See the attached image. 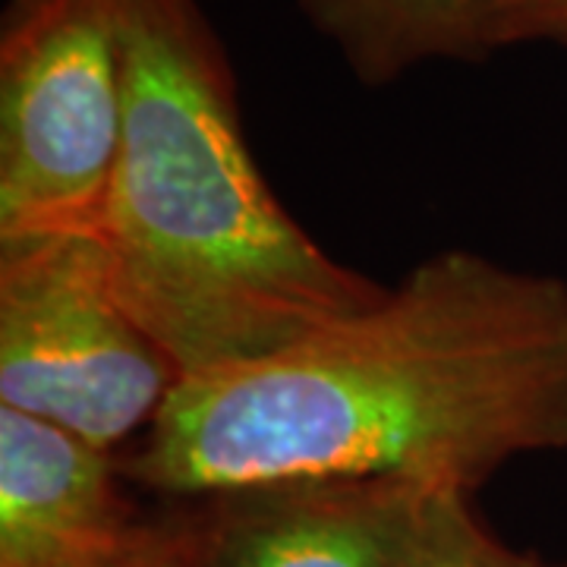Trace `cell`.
<instances>
[{
  "label": "cell",
  "instance_id": "obj_1",
  "mask_svg": "<svg viewBox=\"0 0 567 567\" xmlns=\"http://www.w3.org/2000/svg\"><path fill=\"white\" fill-rule=\"evenodd\" d=\"M567 451V281L442 249L379 303L186 375L123 476L215 498L293 480L483 486Z\"/></svg>",
  "mask_w": 567,
  "mask_h": 567
},
{
  "label": "cell",
  "instance_id": "obj_2",
  "mask_svg": "<svg viewBox=\"0 0 567 567\" xmlns=\"http://www.w3.org/2000/svg\"><path fill=\"white\" fill-rule=\"evenodd\" d=\"M92 237L121 303L186 375L379 303L278 203L199 0H123V130Z\"/></svg>",
  "mask_w": 567,
  "mask_h": 567
},
{
  "label": "cell",
  "instance_id": "obj_3",
  "mask_svg": "<svg viewBox=\"0 0 567 567\" xmlns=\"http://www.w3.org/2000/svg\"><path fill=\"white\" fill-rule=\"evenodd\" d=\"M183 372L114 293L92 234L0 240V406L114 451Z\"/></svg>",
  "mask_w": 567,
  "mask_h": 567
},
{
  "label": "cell",
  "instance_id": "obj_4",
  "mask_svg": "<svg viewBox=\"0 0 567 567\" xmlns=\"http://www.w3.org/2000/svg\"><path fill=\"white\" fill-rule=\"evenodd\" d=\"M123 130V0H10L0 20V240L92 234Z\"/></svg>",
  "mask_w": 567,
  "mask_h": 567
},
{
  "label": "cell",
  "instance_id": "obj_5",
  "mask_svg": "<svg viewBox=\"0 0 567 567\" xmlns=\"http://www.w3.org/2000/svg\"><path fill=\"white\" fill-rule=\"evenodd\" d=\"M442 488L375 476L215 495L218 511L203 524V565L391 567Z\"/></svg>",
  "mask_w": 567,
  "mask_h": 567
},
{
  "label": "cell",
  "instance_id": "obj_6",
  "mask_svg": "<svg viewBox=\"0 0 567 567\" xmlns=\"http://www.w3.org/2000/svg\"><path fill=\"white\" fill-rule=\"evenodd\" d=\"M114 451L0 406V567H123L148 524Z\"/></svg>",
  "mask_w": 567,
  "mask_h": 567
},
{
  "label": "cell",
  "instance_id": "obj_7",
  "mask_svg": "<svg viewBox=\"0 0 567 567\" xmlns=\"http://www.w3.org/2000/svg\"><path fill=\"white\" fill-rule=\"evenodd\" d=\"M353 76L385 85L432 61H480L473 0H300Z\"/></svg>",
  "mask_w": 567,
  "mask_h": 567
},
{
  "label": "cell",
  "instance_id": "obj_8",
  "mask_svg": "<svg viewBox=\"0 0 567 567\" xmlns=\"http://www.w3.org/2000/svg\"><path fill=\"white\" fill-rule=\"evenodd\" d=\"M391 567H536L492 536L470 511V492L442 488Z\"/></svg>",
  "mask_w": 567,
  "mask_h": 567
},
{
  "label": "cell",
  "instance_id": "obj_9",
  "mask_svg": "<svg viewBox=\"0 0 567 567\" xmlns=\"http://www.w3.org/2000/svg\"><path fill=\"white\" fill-rule=\"evenodd\" d=\"M473 32L480 58L529 41L567 44V0H473Z\"/></svg>",
  "mask_w": 567,
  "mask_h": 567
},
{
  "label": "cell",
  "instance_id": "obj_10",
  "mask_svg": "<svg viewBox=\"0 0 567 567\" xmlns=\"http://www.w3.org/2000/svg\"><path fill=\"white\" fill-rule=\"evenodd\" d=\"M123 567H205L203 524H148Z\"/></svg>",
  "mask_w": 567,
  "mask_h": 567
},
{
  "label": "cell",
  "instance_id": "obj_11",
  "mask_svg": "<svg viewBox=\"0 0 567 567\" xmlns=\"http://www.w3.org/2000/svg\"><path fill=\"white\" fill-rule=\"evenodd\" d=\"M536 567H543V565H539V561H536Z\"/></svg>",
  "mask_w": 567,
  "mask_h": 567
}]
</instances>
